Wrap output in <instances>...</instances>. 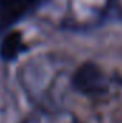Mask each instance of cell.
<instances>
[{
  "instance_id": "obj_1",
  "label": "cell",
  "mask_w": 122,
  "mask_h": 123,
  "mask_svg": "<svg viewBox=\"0 0 122 123\" xmlns=\"http://www.w3.org/2000/svg\"><path fill=\"white\" fill-rule=\"evenodd\" d=\"M73 85L83 93H98L102 90V73L98 66L86 63L78 69L73 77Z\"/></svg>"
},
{
  "instance_id": "obj_2",
  "label": "cell",
  "mask_w": 122,
  "mask_h": 123,
  "mask_svg": "<svg viewBox=\"0 0 122 123\" xmlns=\"http://www.w3.org/2000/svg\"><path fill=\"white\" fill-rule=\"evenodd\" d=\"M23 47V42H22V34L19 31H12L9 34L4 36V39L1 40L0 44V56L6 60H12L14 59L19 52Z\"/></svg>"
}]
</instances>
